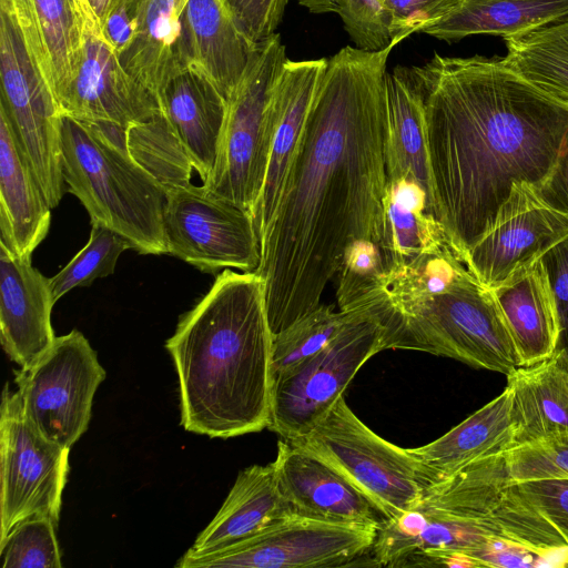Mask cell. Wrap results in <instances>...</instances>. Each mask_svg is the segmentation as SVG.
<instances>
[{
	"label": "cell",
	"mask_w": 568,
	"mask_h": 568,
	"mask_svg": "<svg viewBox=\"0 0 568 568\" xmlns=\"http://www.w3.org/2000/svg\"><path fill=\"white\" fill-rule=\"evenodd\" d=\"M344 47L327 59L275 213L260 237L273 336L321 304L355 241L384 244L387 59Z\"/></svg>",
	"instance_id": "1"
},
{
	"label": "cell",
	"mask_w": 568,
	"mask_h": 568,
	"mask_svg": "<svg viewBox=\"0 0 568 568\" xmlns=\"http://www.w3.org/2000/svg\"><path fill=\"white\" fill-rule=\"evenodd\" d=\"M399 69L424 103L436 217L463 261L514 184L536 189L549 176L568 132V103L504 57L434 54Z\"/></svg>",
	"instance_id": "2"
},
{
	"label": "cell",
	"mask_w": 568,
	"mask_h": 568,
	"mask_svg": "<svg viewBox=\"0 0 568 568\" xmlns=\"http://www.w3.org/2000/svg\"><path fill=\"white\" fill-rule=\"evenodd\" d=\"M272 345L264 281L225 268L165 343L179 376L184 429L231 438L267 428Z\"/></svg>",
	"instance_id": "3"
},
{
	"label": "cell",
	"mask_w": 568,
	"mask_h": 568,
	"mask_svg": "<svg viewBox=\"0 0 568 568\" xmlns=\"http://www.w3.org/2000/svg\"><path fill=\"white\" fill-rule=\"evenodd\" d=\"M62 174L90 215L141 254H169L165 186L131 152L128 130L62 115Z\"/></svg>",
	"instance_id": "4"
},
{
	"label": "cell",
	"mask_w": 568,
	"mask_h": 568,
	"mask_svg": "<svg viewBox=\"0 0 568 568\" xmlns=\"http://www.w3.org/2000/svg\"><path fill=\"white\" fill-rule=\"evenodd\" d=\"M384 349H412L509 374L521 366L491 288L470 275L448 292L393 304L385 288L372 296Z\"/></svg>",
	"instance_id": "5"
},
{
	"label": "cell",
	"mask_w": 568,
	"mask_h": 568,
	"mask_svg": "<svg viewBox=\"0 0 568 568\" xmlns=\"http://www.w3.org/2000/svg\"><path fill=\"white\" fill-rule=\"evenodd\" d=\"M290 442L338 470L388 519L415 507L439 481L409 448L366 426L344 396L306 435Z\"/></svg>",
	"instance_id": "6"
},
{
	"label": "cell",
	"mask_w": 568,
	"mask_h": 568,
	"mask_svg": "<svg viewBox=\"0 0 568 568\" xmlns=\"http://www.w3.org/2000/svg\"><path fill=\"white\" fill-rule=\"evenodd\" d=\"M287 59L280 33L260 43L239 85L226 100V115L210 178L211 194L254 213L263 190L268 152V104Z\"/></svg>",
	"instance_id": "7"
},
{
	"label": "cell",
	"mask_w": 568,
	"mask_h": 568,
	"mask_svg": "<svg viewBox=\"0 0 568 568\" xmlns=\"http://www.w3.org/2000/svg\"><path fill=\"white\" fill-rule=\"evenodd\" d=\"M359 305L326 347L274 378L267 428L281 438L306 435L344 396L359 368L383 351V328L372 298Z\"/></svg>",
	"instance_id": "8"
},
{
	"label": "cell",
	"mask_w": 568,
	"mask_h": 568,
	"mask_svg": "<svg viewBox=\"0 0 568 568\" xmlns=\"http://www.w3.org/2000/svg\"><path fill=\"white\" fill-rule=\"evenodd\" d=\"M0 79V109L9 118L24 158L54 209L65 190L61 164L63 113L12 13L1 6Z\"/></svg>",
	"instance_id": "9"
},
{
	"label": "cell",
	"mask_w": 568,
	"mask_h": 568,
	"mask_svg": "<svg viewBox=\"0 0 568 568\" xmlns=\"http://www.w3.org/2000/svg\"><path fill=\"white\" fill-rule=\"evenodd\" d=\"M70 448L44 437L6 383L0 406V545L21 521L47 516L57 525Z\"/></svg>",
	"instance_id": "10"
},
{
	"label": "cell",
	"mask_w": 568,
	"mask_h": 568,
	"mask_svg": "<svg viewBox=\"0 0 568 568\" xmlns=\"http://www.w3.org/2000/svg\"><path fill=\"white\" fill-rule=\"evenodd\" d=\"M377 527L291 514L217 551L184 554L179 568H306L361 566Z\"/></svg>",
	"instance_id": "11"
},
{
	"label": "cell",
	"mask_w": 568,
	"mask_h": 568,
	"mask_svg": "<svg viewBox=\"0 0 568 568\" xmlns=\"http://www.w3.org/2000/svg\"><path fill=\"white\" fill-rule=\"evenodd\" d=\"M106 372L84 335L73 329L29 367L14 372L30 423L48 439L71 448L88 429L92 402Z\"/></svg>",
	"instance_id": "12"
},
{
	"label": "cell",
	"mask_w": 568,
	"mask_h": 568,
	"mask_svg": "<svg viewBox=\"0 0 568 568\" xmlns=\"http://www.w3.org/2000/svg\"><path fill=\"white\" fill-rule=\"evenodd\" d=\"M164 230L169 254L202 272H255L261 261L253 216L190 180L165 185Z\"/></svg>",
	"instance_id": "13"
},
{
	"label": "cell",
	"mask_w": 568,
	"mask_h": 568,
	"mask_svg": "<svg viewBox=\"0 0 568 568\" xmlns=\"http://www.w3.org/2000/svg\"><path fill=\"white\" fill-rule=\"evenodd\" d=\"M187 0H113L103 34L123 67L158 99L192 68Z\"/></svg>",
	"instance_id": "14"
},
{
	"label": "cell",
	"mask_w": 568,
	"mask_h": 568,
	"mask_svg": "<svg viewBox=\"0 0 568 568\" xmlns=\"http://www.w3.org/2000/svg\"><path fill=\"white\" fill-rule=\"evenodd\" d=\"M82 52L77 74L59 101L74 119L129 130L161 114L158 99L121 63L90 6L79 8Z\"/></svg>",
	"instance_id": "15"
},
{
	"label": "cell",
	"mask_w": 568,
	"mask_h": 568,
	"mask_svg": "<svg viewBox=\"0 0 568 568\" xmlns=\"http://www.w3.org/2000/svg\"><path fill=\"white\" fill-rule=\"evenodd\" d=\"M568 236V216L546 205L526 183L511 186L493 226L463 262L486 287L495 288Z\"/></svg>",
	"instance_id": "16"
},
{
	"label": "cell",
	"mask_w": 568,
	"mask_h": 568,
	"mask_svg": "<svg viewBox=\"0 0 568 568\" xmlns=\"http://www.w3.org/2000/svg\"><path fill=\"white\" fill-rule=\"evenodd\" d=\"M327 59H286L268 104L270 152L263 190L254 213L258 236L268 226L281 197Z\"/></svg>",
	"instance_id": "17"
},
{
	"label": "cell",
	"mask_w": 568,
	"mask_h": 568,
	"mask_svg": "<svg viewBox=\"0 0 568 568\" xmlns=\"http://www.w3.org/2000/svg\"><path fill=\"white\" fill-rule=\"evenodd\" d=\"M273 464L280 489L295 514L377 528L388 519L338 470L287 439L277 442Z\"/></svg>",
	"instance_id": "18"
},
{
	"label": "cell",
	"mask_w": 568,
	"mask_h": 568,
	"mask_svg": "<svg viewBox=\"0 0 568 568\" xmlns=\"http://www.w3.org/2000/svg\"><path fill=\"white\" fill-rule=\"evenodd\" d=\"M54 304L50 278L32 266L31 258L13 256L0 245V338L20 368L31 366L53 344Z\"/></svg>",
	"instance_id": "19"
},
{
	"label": "cell",
	"mask_w": 568,
	"mask_h": 568,
	"mask_svg": "<svg viewBox=\"0 0 568 568\" xmlns=\"http://www.w3.org/2000/svg\"><path fill=\"white\" fill-rule=\"evenodd\" d=\"M161 114L202 183L215 164L226 115V100L195 68L169 80L160 98Z\"/></svg>",
	"instance_id": "20"
},
{
	"label": "cell",
	"mask_w": 568,
	"mask_h": 568,
	"mask_svg": "<svg viewBox=\"0 0 568 568\" xmlns=\"http://www.w3.org/2000/svg\"><path fill=\"white\" fill-rule=\"evenodd\" d=\"M0 6L12 13L59 103L77 74L82 52L83 27L77 4L73 0H0Z\"/></svg>",
	"instance_id": "21"
},
{
	"label": "cell",
	"mask_w": 568,
	"mask_h": 568,
	"mask_svg": "<svg viewBox=\"0 0 568 568\" xmlns=\"http://www.w3.org/2000/svg\"><path fill=\"white\" fill-rule=\"evenodd\" d=\"M51 209L0 109V245L13 256L31 258L48 234Z\"/></svg>",
	"instance_id": "22"
},
{
	"label": "cell",
	"mask_w": 568,
	"mask_h": 568,
	"mask_svg": "<svg viewBox=\"0 0 568 568\" xmlns=\"http://www.w3.org/2000/svg\"><path fill=\"white\" fill-rule=\"evenodd\" d=\"M493 538L477 523L419 503L377 528L371 555L376 566L403 567L427 551L469 555Z\"/></svg>",
	"instance_id": "23"
},
{
	"label": "cell",
	"mask_w": 568,
	"mask_h": 568,
	"mask_svg": "<svg viewBox=\"0 0 568 568\" xmlns=\"http://www.w3.org/2000/svg\"><path fill=\"white\" fill-rule=\"evenodd\" d=\"M291 514L294 513L280 489L274 464L252 465L240 471L222 507L185 554L217 551Z\"/></svg>",
	"instance_id": "24"
},
{
	"label": "cell",
	"mask_w": 568,
	"mask_h": 568,
	"mask_svg": "<svg viewBox=\"0 0 568 568\" xmlns=\"http://www.w3.org/2000/svg\"><path fill=\"white\" fill-rule=\"evenodd\" d=\"M517 445L513 415V393H503L434 442L409 448L443 480L469 464L503 454Z\"/></svg>",
	"instance_id": "25"
},
{
	"label": "cell",
	"mask_w": 568,
	"mask_h": 568,
	"mask_svg": "<svg viewBox=\"0 0 568 568\" xmlns=\"http://www.w3.org/2000/svg\"><path fill=\"white\" fill-rule=\"evenodd\" d=\"M516 346L521 366L551 357L558 325L548 280L540 260L491 288Z\"/></svg>",
	"instance_id": "26"
},
{
	"label": "cell",
	"mask_w": 568,
	"mask_h": 568,
	"mask_svg": "<svg viewBox=\"0 0 568 568\" xmlns=\"http://www.w3.org/2000/svg\"><path fill=\"white\" fill-rule=\"evenodd\" d=\"M186 28L192 68L227 100L257 45L242 33L225 0H187Z\"/></svg>",
	"instance_id": "27"
},
{
	"label": "cell",
	"mask_w": 568,
	"mask_h": 568,
	"mask_svg": "<svg viewBox=\"0 0 568 568\" xmlns=\"http://www.w3.org/2000/svg\"><path fill=\"white\" fill-rule=\"evenodd\" d=\"M386 95L384 152L387 179L405 178L416 182L424 190L436 217L423 100L399 67L387 72Z\"/></svg>",
	"instance_id": "28"
},
{
	"label": "cell",
	"mask_w": 568,
	"mask_h": 568,
	"mask_svg": "<svg viewBox=\"0 0 568 568\" xmlns=\"http://www.w3.org/2000/svg\"><path fill=\"white\" fill-rule=\"evenodd\" d=\"M506 376L517 445L568 438V366L564 361L552 355Z\"/></svg>",
	"instance_id": "29"
},
{
	"label": "cell",
	"mask_w": 568,
	"mask_h": 568,
	"mask_svg": "<svg viewBox=\"0 0 568 568\" xmlns=\"http://www.w3.org/2000/svg\"><path fill=\"white\" fill-rule=\"evenodd\" d=\"M567 18L568 0H468L459 10L422 32L445 41L475 34L505 39Z\"/></svg>",
	"instance_id": "30"
},
{
	"label": "cell",
	"mask_w": 568,
	"mask_h": 568,
	"mask_svg": "<svg viewBox=\"0 0 568 568\" xmlns=\"http://www.w3.org/2000/svg\"><path fill=\"white\" fill-rule=\"evenodd\" d=\"M446 243L445 230L432 213L424 190L405 178L387 179L383 244L387 271Z\"/></svg>",
	"instance_id": "31"
},
{
	"label": "cell",
	"mask_w": 568,
	"mask_h": 568,
	"mask_svg": "<svg viewBox=\"0 0 568 568\" xmlns=\"http://www.w3.org/2000/svg\"><path fill=\"white\" fill-rule=\"evenodd\" d=\"M504 40V60L514 71L568 103V18Z\"/></svg>",
	"instance_id": "32"
},
{
	"label": "cell",
	"mask_w": 568,
	"mask_h": 568,
	"mask_svg": "<svg viewBox=\"0 0 568 568\" xmlns=\"http://www.w3.org/2000/svg\"><path fill=\"white\" fill-rule=\"evenodd\" d=\"M473 275L449 243L417 255L386 272L388 302L402 304L448 292Z\"/></svg>",
	"instance_id": "33"
},
{
	"label": "cell",
	"mask_w": 568,
	"mask_h": 568,
	"mask_svg": "<svg viewBox=\"0 0 568 568\" xmlns=\"http://www.w3.org/2000/svg\"><path fill=\"white\" fill-rule=\"evenodd\" d=\"M359 307L361 305H357L351 310L335 312L332 306L320 304L290 327L273 336V381L326 347L356 315Z\"/></svg>",
	"instance_id": "34"
},
{
	"label": "cell",
	"mask_w": 568,
	"mask_h": 568,
	"mask_svg": "<svg viewBox=\"0 0 568 568\" xmlns=\"http://www.w3.org/2000/svg\"><path fill=\"white\" fill-rule=\"evenodd\" d=\"M128 248H131L130 243L119 233L101 224H91L90 237L84 247L50 277L54 301L78 286H89L97 278L113 274L120 254Z\"/></svg>",
	"instance_id": "35"
},
{
	"label": "cell",
	"mask_w": 568,
	"mask_h": 568,
	"mask_svg": "<svg viewBox=\"0 0 568 568\" xmlns=\"http://www.w3.org/2000/svg\"><path fill=\"white\" fill-rule=\"evenodd\" d=\"M386 262L376 243L368 240L353 242L345 251L338 268L336 297L339 310L356 307L363 300L385 288Z\"/></svg>",
	"instance_id": "36"
},
{
	"label": "cell",
	"mask_w": 568,
	"mask_h": 568,
	"mask_svg": "<svg viewBox=\"0 0 568 568\" xmlns=\"http://www.w3.org/2000/svg\"><path fill=\"white\" fill-rule=\"evenodd\" d=\"M55 527L57 524L47 516H36L21 521L0 545L2 567H62Z\"/></svg>",
	"instance_id": "37"
},
{
	"label": "cell",
	"mask_w": 568,
	"mask_h": 568,
	"mask_svg": "<svg viewBox=\"0 0 568 568\" xmlns=\"http://www.w3.org/2000/svg\"><path fill=\"white\" fill-rule=\"evenodd\" d=\"M505 465L515 483L568 479V438L517 445L505 453Z\"/></svg>",
	"instance_id": "38"
},
{
	"label": "cell",
	"mask_w": 568,
	"mask_h": 568,
	"mask_svg": "<svg viewBox=\"0 0 568 568\" xmlns=\"http://www.w3.org/2000/svg\"><path fill=\"white\" fill-rule=\"evenodd\" d=\"M336 12L356 48L381 51L394 45L389 18L382 0H336Z\"/></svg>",
	"instance_id": "39"
},
{
	"label": "cell",
	"mask_w": 568,
	"mask_h": 568,
	"mask_svg": "<svg viewBox=\"0 0 568 568\" xmlns=\"http://www.w3.org/2000/svg\"><path fill=\"white\" fill-rule=\"evenodd\" d=\"M468 0H383L389 18L392 43L397 45L413 33L459 10Z\"/></svg>",
	"instance_id": "40"
},
{
	"label": "cell",
	"mask_w": 568,
	"mask_h": 568,
	"mask_svg": "<svg viewBox=\"0 0 568 568\" xmlns=\"http://www.w3.org/2000/svg\"><path fill=\"white\" fill-rule=\"evenodd\" d=\"M539 260L548 280L557 317L558 341L554 355L559 356L568 366V236Z\"/></svg>",
	"instance_id": "41"
},
{
	"label": "cell",
	"mask_w": 568,
	"mask_h": 568,
	"mask_svg": "<svg viewBox=\"0 0 568 568\" xmlns=\"http://www.w3.org/2000/svg\"><path fill=\"white\" fill-rule=\"evenodd\" d=\"M240 30L253 44L275 33L288 0H225Z\"/></svg>",
	"instance_id": "42"
},
{
	"label": "cell",
	"mask_w": 568,
	"mask_h": 568,
	"mask_svg": "<svg viewBox=\"0 0 568 568\" xmlns=\"http://www.w3.org/2000/svg\"><path fill=\"white\" fill-rule=\"evenodd\" d=\"M527 497L568 530V479L517 483Z\"/></svg>",
	"instance_id": "43"
},
{
	"label": "cell",
	"mask_w": 568,
	"mask_h": 568,
	"mask_svg": "<svg viewBox=\"0 0 568 568\" xmlns=\"http://www.w3.org/2000/svg\"><path fill=\"white\" fill-rule=\"evenodd\" d=\"M534 190L546 205L568 216V132L552 171Z\"/></svg>",
	"instance_id": "44"
},
{
	"label": "cell",
	"mask_w": 568,
	"mask_h": 568,
	"mask_svg": "<svg viewBox=\"0 0 568 568\" xmlns=\"http://www.w3.org/2000/svg\"><path fill=\"white\" fill-rule=\"evenodd\" d=\"M297 2L312 13H326L337 11L336 0H297Z\"/></svg>",
	"instance_id": "45"
},
{
	"label": "cell",
	"mask_w": 568,
	"mask_h": 568,
	"mask_svg": "<svg viewBox=\"0 0 568 568\" xmlns=\"http://www.w3.org/2000/svg\"><path fill=\"white\" fill-rule=\"evenodd\" d=\"M92 12L94 13L97 21L103 30V27L106 22L108 16L110 13L113 0H88Z\"/></svg>",
	"instance_id": "46"
},
{
	"label": "cell",
	"mask_w": 568,
	"mask_h": 568,
	"mask_svg": "<svg viewBox=\"0 0 568 568\" xmlns=\"http://www.w3.org/2000/svg\"><path fill=\"white\" fill-rule=\"evenodd\" d=\"M78 8H82L89 4L88 0H73Z\"/></svg>",
	"instance_id": "47"
},
{
	"label": "cell",
	"mask_w": 568,
	"mask_h": 568,
	"mask_svg": "<svg viewBox=\"0 0 568 568\" xmlns=\"http://www.w3.org/2000/svg\"><path fill=\"white\" fill-rule=\"evenodd\" d=\"M383 1V0H382Z\"/></svg>",
	"instance_id": "48"
}]
</instances>
